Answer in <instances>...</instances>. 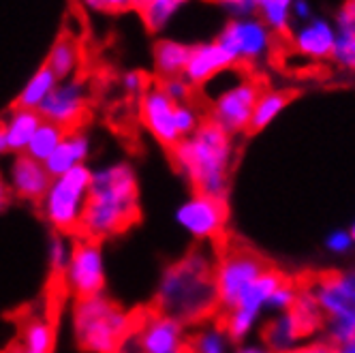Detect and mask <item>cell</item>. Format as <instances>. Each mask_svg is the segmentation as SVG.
<instances>
[{
	"instance_id": "6da1fadb",
	"label": "cell",
	"mask_w": 355,
	"mask_h": 353,
	"mask_svg": "<svg viewBox=\"0 0 355 353\" xmlns=\"http://www.w3.org/2000/svg\"><path fill=\"white\" fill-rule=\"evenodd\" d=\"M139 218V178L131 163L112 161L92 169L88 206L80 238L103 242L120 236Z\"/></svg>"
},
{
	"instance_id": "7a4b0ae2",
	"label": "cell",
	"mask_w": 355,
	"mask_h": 353,
	"mask_svg": "<svg viewBox=\"0 0 355 353\" xmlns=\"http://www.w3.org/2000/svg\"><path fill=\"white\" fill-rule=\"evenodd\" d=\"M155 307L184 325L204 321L218 309L214 261L206 250H191L161 272Z\"/></svg>"
},
{
	"instance_id": "3957f363",
	"label": "cell",
	"mask_w": 355,
	"mask_h": 353,
	"mask_svg": "<svg viewBox=\"0 0 355 353\" xmlns=\"http://www.w3.org/2000/svg\"><path fill=\"white\" fill-rule=\"evenodd\" d=\"M234 153V135L204 120L195 133L171 148V161L193 187V193L227 199Z\"/></svg>"
},
{
	"instance_id": "277c9868",
	"label": "cell",
	"mask_w": 355,
	"mask_h": 353,
	"mask_svg": "<svg viewBox=\"0 0 355 353\" xmlns=\"http://www.w3.org/2000/svg\"><path fill=\"white\" fill-rule=\"evenodd\" d=\"M135 323V317L110 295L78 298L71 309L75 345L84 353H114Z\"/></svg>"
},
{
	"instance_id": "5b68a950",
	"label": "cell",
	"mask_w": 355,
	"mask_h": 353,
	"mask_svg": "<svg viewBox=\"0 0 355 353\" xmlns=\"http://www.w3.org/2000/svg\"><path fill=\"white\" fill-rule=\"evenodd\" d=\"M90 175L92 167L82 165L52 178L43 199L39 201V210L45 223L52 227V232L67 236L80 234L90 195Z\"/></svg>"
},
{
	"instance_id": "8992f818",
	"label": "cell",
	"mask_w": 355,
	"mask_h": 353,
	"mask_svg": "<svg viewBox=\"0 0 355 353\" xmlns=\"http://www.w3.org/2000/svg\"><path fill=\"white\" fill-rule=\"evenodd\" d=\"M323 313V327L329 345L355 338V268L323 274L309 287Z\"/></svg>"
},
{
	"instance_id": "52a82bcc",
	"label": "cell",
	"mask_w": 355,
	"mask_h": 353,
	"mask_svg": "<svg viewBox=\"0 0 355 353\" xmlns=\"http://www.w3.org/2000/svg\"><path fill=\"white\" fill-rule=\"evenodd\" d=\"M62 281L67 291L75 300L105 293L107 266H105V253L101 242L88 238L73 240L71 259L62 274Z\"/></svg>"
},
{
	"instance_id": "ba28073f",
	"label": "cell",
	"mask_w": 355,
	"mask_h": 353,
	"mask_svg": "<svg viewBox=\"0 0 355 353\" xmlns=\"http://www.w3.org/2000/svg\"><path fill=\"white\" fill-rule=\"evenodd\" d=\"M285 281L287 279L281 272L268 268L259 279L240 295L238 304L230 313H225L223 327L234 343H244L252 332H255V327L261 323L263 313H268L270 295Z\"/></svg>"
},
{
	"instance_id": "9c48e42d",
	"label": "cell",
	"mask_w": 355,
	"mask_h": 353,
	"mask_svg": "<svg viewBox=\"0 0 355 353\" xmlns=\"http://www.w3.org/2000/svg\"><path fill=\"white\" fill-rule=\"evenodd\" d=\"M268 270V266L250 250H230L214 264V285L218 311L230 313L240 295Z\"/></svg>"
},
{
	"instance_id": "30bf717a",
	"label": "cell",
	"mask_w": 355,
	"mask_h": 353,
	"mask_svg": "<svg viewBox=\"0 0 355 353\" xmlns=\"http://www.w3.org/2000/svg\"><path fill=\"white\" fill-rule=\"evenodd\" d=\"M216 41L232 56L234 64L240 62H259L268 58L272 49V31L261 21V17H242L230 19L218 33Z\"/></svg>"
},
{
	"instance_id": "8fae6325",
	"label": "cell",
	"mask_w": 355,
	"mask_h": 353,
	"mask_svg": "<svg viewBox=\"0 0 355 353\" xmlns=\"http://www.w3.org/2000/svg\"><path fill=\"white\" fill-rule=\"evenodd\" d=\"M173 221L193 240H216L227 225V204L204 193H193L173 212Z\"/></svg>"
},
{
	"instance_id": "7c38bea8",
	"label": "cell",
	"mask_w": 355,
	"mask_h": 353,
	"mask_svg": "<svg viewBox=\"0 0 355 353\" xmlns=\"http://www.w3.org/2000/svg\"><path fill=\"white\" fill-rule=\"evenodd\" d=\"M88 105H90V86L82 75H78V78L58 82L52 94L39 107V114L43 120L58 124L60 129L73 131L82 127V122L88 114Z\"/></svg>"
},
{
	"instance_id": "4fadbf2b",
	"label": "cell",
	"mask_w": 355,
	"mask_h": 353,
	"mask_svg": "<svg viewBox=\"0 0 355 353\" xmlns=\"http://www.w3.org/2000/svg\"><path fill=\"white\" fill-rule=\"evenodd\" d=\"M259 94H261V88L257 82L242 78L238 84L223 90L218 96L212 98L208 120L214 122L216 127H220L230 135H238L250 127L252 110H255Z\"/></svg>"
},
{
	"instance_id": "5bb4252c",
	"label": "cell",
	"mask_w": 355,
	"mask_h": 353,
	"mask_svg": "<svg viewBox=\"0 0 355 353\" xmlns=\"http://www.w3.org/2000/svg\"><path fill=\"white\" fill-rule=\"evenodd\" d=\"M135 330L144 353H191L187 325L178 319L152 311L135 319Z\"/></svg>"
},
{
	"instance_id": "9a60e30c",
	"label": "cell",
	"mask_w": 355,
	"mask_h": 353,
	"mask_svg": "<svg viewBox=\"0 0 355 353\" xmlns=\"http://www.w3.org/2000/svg\"><path fill=\"white\" fill-rule=\"evenodd\" d=\"M175 105L173 101L159 88V84H150L148 90L139 96V120L146 131L161 146L173 148L182 141L175 124Z\"/></svg>"
},
{
	"instance_id": "2e32d148",
	"label": "cell",
	"mask_w": 355,
	"mask_h": 353,
	"mask_svg": "<svg viewBox=\"0 0 355 353\" xmlns=\"http://www.w3.org/2000/svg\"><path fill=\"white\" fill-rule=\"evenodd\" d=\"M7 184L11 195H17L24 201L39 204L43 199L52 175L47 173L45 165L41 161H35L28 155H13L9 167H7Z\"/></svg>"
},
{
	"instance_id": "e0dca14e",
	"label": "cell",
	"mask_w": 355,
	"mask_h": 353,
	"mask_svg": "<svg viewBox=\"0 0 355 353\" xmlns=\"http://www.w3.org/2000/svg\"><path fill=\"white\" fill-rule=\"evenodd\" d=\"M291 43L295 52L311 60H325L332 56L336 43V26L323 15H315L313 19L297 24L291 31Z\"/></svg>"
},
{
	"instance_id": "ac0fdd59",
	"label": "cell",
	"mask_w": 355,
	"mask_h": 353,
	"mask_svg": "<svg viewBox=\"0 0 355 353\" xmlns=\"http://www.w3.org/2000/svg\"><path fill=\"white\" fill-rule=\"evenodd\" d=\"M230 67H236V64L216 39L195 43L191 45V56L184 69V80L193 88H204L210 80H214L218 73H223Z\"/></svg>"
},
{
	"instance_id": "d6986e66",
	"label": "cell",
	"mask_w": 355,
	"mask_h": 353,
	"mask_svg": "<svg viewBox=\"0 0 355 353\" xmlns=\"http://www.w3.org/2000/svg\"><path fill=\"white\" fill-rule=\"evenodd\" d=\"M92 155V139L86 131L82 129H73L67 131L60 146L56 148V153L49 157L43 165L47 173L56 178V175L69 173L75 167L88 165V159Z\"/></svg>"
},
{
	"instance_id": "ffe728a7",
	"label": "cell",
	"mask_w": 355,
	"mask_h": 353,
	"mask_svg": "<svg viewBox=\"0 0 355 353\" xmlns=\"http://www.w3.org/2000/svg\"><path fill=\"white\" fill-rule=\"evenodd\" d=\"M306 336L293 311L272 315L263 325V345L274 353H291Z\"/></svg>"
},
{
	"instance_id": "44dd1931",
	"label": "cell",
	"mask_w": 355,
	"mask_h": 353,
	"mask_svg": "<svg viewBox=\"0 0 355 353\" xmlns=\"http://www.w3.org/2000/svg\"><path fill=\"white\" fill-rule=\"evenodd\" d=\"M41 122H43V118H41L39 112L24 110V107H17V105L5 116V120L0 124H3V131H5L11 155H24V153H26V148H28L33 135L37 133V129L41 127Z\"/></svg>"
},
{
	"instance_id": "7402d4cb",
	"label": "cell",
	"mask_w": 355,
	"mask_h": 353,
	"mask_svg": "<svg viewBox=\"0 0 355 353\" xmlns=\"http://www.w3.org/2000/svg\"><path fill=\"white\" fill-rule=\"evenodd\" d=\"M45 67L52 71L60 82L78 78L80 67H82V45L78 43V39L73 35H60L56 43L52 45V49H49Z\"/></svg>"
},
{
	"instance_id": "603a6c76",
	"label": "cell",
	"mask_w": 355,
	"mask_h": 353,
	"mask_svg": "<svg viewBox=\"0 0 355 353\" xmlns=\"http://www.w3.org/2000/svg\"><path fill=\"white\" fill-rule=\"evenodd\" d=\"M189 56L191 45L175 39H159L155 49H152V62H155V71L161 80L184 75Z\"/></svg>"
},
{
	"instance_id": "cb8c5ba5",
	"label": "cell",
	"mask_w": 355,
	"mask_h": 353,
	"mask_svg": "<svg viewBox=\"0 0 355 353\" xmlns=\"http://www.w3.org/2000/svg\"><path fill=\"white\" fill-rule=\"evenodd\" d=\"M58 82L60 80L45 64L39 67L31 75V78H28V82L24 84V88L19 90V94L15 98V105L17 107H24V110H35V112H39V107L45 103L47 96L52 94V90L56 88Z\"/></svg>"
},
{
	"instance_id": "d4e9b609",
	"label": "cell",
	"mask_w": 355,
	"mask_h": 353,
	"mask_svg": "<svg viewBox=\"0 0 355 353\" xmlns=\"http://www.w3.org/2000/svg\"><path fill=\"white\" fill-rule=\"evenodd\" d=\"M187 5L189 0H146V3L139 5L137 11L141 15L144 26L150 33H161Z\"/></svg>"
},
{
	"instance_id": "484cf974",
	"label": "cell",
	"mask_w": 355,
	"mask_h": 353,
	"mask_svg": "<svg viewBox=\"0 0 355 353\" xmlns=\"http://www.w3.org/2000/svg\"><path fill=\"white\" fill-rule=\"evenodd\" d=\"M21 349L35 353H52L54 347V327L47 315H33L21 325Z\"/></svg>"
},
{
	"instance_id": "4316f807",
	"label": "cell",
	"mask_w": 355,
	"mask_h": 353,
	"mask_svg": "<svg viewBox=\"0 0 355 353\" xmlns=\"http://www.w3.org/2000/svg\"><path fill=\"white\" fill-rule=\"evenodd\" d=\"M289 103V94L281 92V90H261L255 110H252V118H250V127L252 131H263L270 124L285 112Z\"/></svg>"
},
{
	"instance_id": "83f0119b",
	"label": "cell",
	"mask_w": 355,
	"mask_h": 353,
	"mask_svg": "<svg viewBox=\"0 0 355 353\" xmlns=\"http://www.w3.org/2000/svg\"><path fill=\"white\" fill-rule=\"evenodd\" d=\"M232 338L223 325H201L191 336V353H232Z\"/></svg>"
},
{
	"instance_id": "f1b7e54d",
	"label": "cell",
	"mask_w": 355,
	"mask_h": 353,
	"mask_svg": "<svg viewBox=\"0 0 355 353\" xmlns=\"http://www.w3.org/2000/svg\"><path fill=\"white\" fill-rule=\"evenodd\" d=\"M64 133H67V131L60 129L58 124H52V122L43 120V122H41V127L37 129V133L33 135V139H31V144H28L26 153H24V155L33 157L35 161L45 163L49 157H52V155L56 153V148L60 146Z\"/></svg>"
},
{
	"instance_id": "f546056e",
	"label": "cell",
	"mask_w": 355,
	"mask_h": 353,
	"mask_svg": "<svg viewBox=\"0 0 355 353\" xmlns=\"http://www.w3.org/2000/svg\"><path fill=\"white\" fill-rule=\"evenodd\" d=\"M259 17L272 35H287L293 28V0H266L259 5Z\"/></svg>"
},
{
	"instance_id": "4dcf8cb0",
	"label": "cell",
	"mask_w": 355,
	"mask_h": 353,
	"mask_svg": "<svg viewBox=\"0 0 355 353\" xmlns=\"http://www.w3.org/2000/svg\"><path fill=\"white\" fill-rule=\"evenodd\" d=\"M71 250H73L71 236L52 232V236L47 238V268L56 279H62V274L71 259Z\"/></svg>"
},
{
	"instance_id": "1f68e13d",
	"label": "cell",
	"mask_w": 355,
	"mask_h": 353,
	"mask_svg": "<svg viewBox=\"0 0 355 353\" xmlns=\"http://www.w3.org/2000/svg\"><path fill=\"white\" fill-rule=\"evenodd\" d=\"M300 295V289L295 285H291L289 281H285L283 285H278L274 289V293L268 300V313L270 315H278V313H287L293 309L295 300Z\"/></svg>"
},
{
	"instance_id": "d6a6232c",
	"label": "cell",
	"mask_w": 355,
	"mask_h": 353,
	"mask_svg": "<svg viewBox=\"0 0 355 353\" xmlns=\"http://www.w3.org/2000/svg\"><path fill=\"white\" fill-rule=\"evenodd\" d=\"M204 122L201 120V114L199 110L191 103H178L175 105V124H178V133H180V137H189L191 133H195L199 129V124Z\"/></svg>"
},
{
	"instance_id": "836d02e7",
	"label": "cell",
	"mask_w": 355,
	"mask_h": 353,
	"mask_svg": "<svg viewBox=\"0 0 355 353\" xmlns=\"http://www.w3.org/2000/svg\"><path fill=\"white\" fill-rule=\"evenodd\" d=\"M329 58L343 69H353L355 67V37L336 33V43Z\"/></svg>"
},
{
	"instance_id": "e575fe53",
	"label": "cell",
	"mask_w": 355,
	"mask_h": 353,
	"mask_svg": "<svg viewBox=\"0 0 355 353\" xmlns=\"http://www.w3.org/2000/svg\"><path fill=\"white\" fill-rule=\"evenodd\" d=\"M157 84L173 101V103H189L191 101L193 86L184 80V75H178V78H165V80H159Z\"/></svg>"
},
{
	"instance_id": "d590c367",
	"label": "cell",
	"mask_w": 355,
	"mask_h": 353,
	"mask_svg": "<svg viewBox=\"0 0 355 353\" xmlns=\"http://www.w3.org/2000/svg\"><path fill=\"white\" fill-rule=\"evenodd\" d=\"M323 248L327 250L329 255H336V257L349 255L351 250L355 248L351 232L349 230H332L323 238Z\"/></svg>"
},
{
	"instance_id": "8d00e7d4",
	"label": "cell",
	"mask_w": 355,
	"mask_h": 353,
	"mask_svg": "<svg viewBox=\"0 0 355 353\" xmlns=\"http://www.w3.org/2000/svg\"><path fill=\"white\" fill-rule=\"evenodd\" d=\"M216 5L223 9V13L230 15V19L252 17L259 13L257 0H216Z\"/></svg>"
},
{
	"instance_id": "74e56055",
	"label": "cell",
	"mask_w": 355,
	"mask_h": 353,
	"mask_svg": "<svg viewBox=\"0 0 355 353\" xmlns=\"http://www.w3.org/2000/svg\"><path fill=\"white\" fill-rule=\"evenodd\" d=\"M120 86H122V90L126 92V94H131V96H141L146 90H148V86H150V82H148V78H146V73H141V71H126L124 75H122V80H120Z\"/></svg>"
},
{
	"instance_id": "f35d334b",
	"label": "cell",
	"mask_w": 355,
	"mask_h": 353,
	"mask_svg": "<svg viewBox=\"0 0 355 353\" xmlns=\"http://www.w3.org/2000/svg\"><path fill=\"white\" fill-rule=\"evenodd\" d=\"M334 26H336V33L355 37V0H347V3L338 9Z\"/></svg>"
},
{
	"instance_id": "ab89813d",
	"label": "cell",
	"mask_w": 355,
	"mask_h": 353,
	"mask_svg": "<svg viewBox=\"0 0 355 353\" xmlns=\"http://www.w3.org/2000/svg\"><path fill=\"white\" fill-rule=\"evenodd\" d=\"M114 353H144V349H141V341H139V334H137V330H135V323H133V327L129 332H126V336L120 341V345L116 347V351Z\"/></svg>"
},
{
	"instance_id": "60d3db41",
	"label": "cell",
	"mask_w": 355,
	"mask_h": 353,
	"mask_svg": "<svg viewBox=\"0 0 355 353\" xmlns=\"http://www.w3.org/2000/svg\"><path fill=\"white\" fill-rule=\"evenodd\" d=\"M141 0H103V13H126L139 9Z\"/></svg>"
},
{
	"instance_id": "b9f144b4",
	"label": "cell",
	"mask_w": 355,
	"mask_h": 353,
	"mask_svg": "<svg viewBox=\"0 0 355 353\" xmlns=\"http://www.w3.org/2000/svg\"><path fill=\"white\" fill-rule=\"evenodd\" d=\"M315 17L311 0H293V21L295 24H304Z\"/></svg>"
},
{
	"instance_id": "7bdbcfd3",
	"label": "cell",
	"mask_w": 355,
	"mask_h": 353,
	"mask_svg": "<svg viewBox=\"0 0 355 353\" xmlns=\"http://www.w3.org/2000/svg\"><path fill=\"white\" fill-rule=\"evenodd\" d=\"M291 353H336L334 345L325 343H311V345H300L297 349H293Z\"/></svg>"
},
{
	"instance_id": "ee69618b",
	"label": "cell",
	"mask_w": 355,
	"mask_h": 353,
	"mask_svg": "<svg viewBox=\"0 0 355 353\" xmlns=\"http://www.w3.org/2000/svg\"><path fill=\"white\" fill-rule=\"evenodd\" d=\"M234 353H274L263 343H242Z\"/></svg>"
},
{
	"instance_id": "f6af8a7d",
	"label": "cell",
	"mask_w": 355,
	"mask_h": 353,
	"mask_svg": "<svg viewBox=\"0 0 355 353\" xmlns=\"http://www.w3.org/2000/svg\"><path fill=\"white\" fill-rule=\"evenodd\" d=\"M9 201H11V191H9V184L7 180L0 175V212H5L7 206H9Z\"/></svg>"
},
{
	"instance_id": "bcb514c9",
	"label": "cell",
	"mask_w": 355,
	"mask_h": 353,
	"mask_svg": "<svg viewBox=\"0 0 355 353\" xmlns=\"http://www.w3.org/2000/svg\"><path fill=\"white\" fill-rule=\"evenodd\" d=\"M11 155V150H9V144H7V137H5V131H3V124H0V159Z\"/></svg>"
},
{
	"instance_id": "7dc6e473",
	"label": "cell",
	"mask_w": 355,
	"mask_h": 353,
	"mask_svg": "<svg viewBox=\"0 0 355 353\" xmlns=\"http://www.w3.org/2000/svg\"><path fill=\"white\" fill-rule=\"evenodd\" d=\"M82 5L90 11H96V13H103V0H82Z\"/></svg>"
},
{
	"instance_id": "c3c4849f",
	"label": "cell",
	"mask_w": 355,
	"mask_h": 353,
	"mask_svg": "<svg viewBox=\"0 0 355 353\" xmlns=\"http://www.w3.org/2000/svg\"><path fill=\"white\" fill-rule=\"evenodd\" d=\"M334 349H336V353H355V338H351L343 345H336Z\"/></svg>"
},
{
	"instance_id": "681fc988",
	"label": "cell",
	"mask_w": 355,
	"mask_h": 353,
	"mask_svg": "<svg viewBox=\"0 0 355 353\" xmlns=\"http://www.w3.org/2000/svg\"><path fill=\"white\" fill-rule=\"evenodd\" d=\"M349 232H351V238H353V244H355V221L351 223V227H349Z\"/></svg>"
},
{
	"instance_id": "f907efd6",
	"label": "cell",
	"mask_w": 355,
	"mask_h": 353,
	"mask_svg": "<svg viewBox=\"0 0 355 353\" xmlns=\"http://www.w3.org/2000/svg\"><path fill=\"white\" fill-rule=\"evenodd\" d=\"M17 353H35V351H28V349H21V347H19V349H17Z\"/></svg>"
},
{
	"instance_id": "816d5d0a",
	"label": "cell",
	"mask_w": 355,
	"mask_h": 353,
	"mask_svg": "<svg viewBox=\"0 0 355 353\" xmlns=\"http://www.w3.org/2000/svg\"><path fill=\"white\" fill-rule=\"evenodd\" d=\"M261 3H266V0H257V5H261Z\"/></svg>"
},
{
	"instance_id": "f5cc1de1",
	"label": "cell",
	"mask_w": 355,
	"mask_h": 353,
	"mask_svg": "<svg viewBox=\"0 0 355 353\" xmlns=\"http://www.w3.org/2000/svg\"><path fill=\"white\" fill-rule=\"evenodd\" d=\"M141 3H146V0H141Z\"/></svg>"
},
{
	"instance_id": "db71d44e",
	"label": "cell",
	"mask_w": 355,
	"mask_h": 353,
	"mask_svg": "<svg viewBox=\"0 0 355 353\" xmlns=\"http://www.w3.org/2000/svg\"><path fill=\"white\" fill-rule=\"evenodd\" d=\"M353 71H355V67H353Z\"/></svg>"
}]
</instances>
